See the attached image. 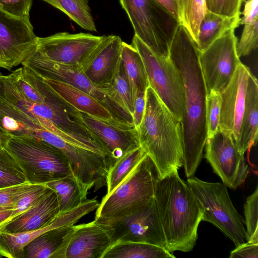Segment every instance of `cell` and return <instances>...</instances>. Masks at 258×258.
Wrapping results in <instances>:
<instances>
[{
    "label": "cell",
    "mask_w": 258,
    "mask_h": 258,
    "mask_svg": "<svg viewBox=\"0 0 258 258\" xmlns=\"http://www.w3.org/2000/svg\"><path fill=\"white\" fill-rule=\"evenodd\" d=\"M43 80L61 97L80 112L102 119L113 118L106 107L88 93L67 83Z\"/></svg>",
    "instance_id": "obj_22"
},
{
    "label": "cell",
    "mask_w": 258,
    "mask_h": 258,
    "mask_svg": "<svg viewBox=\"0 0 258 258\" xmlns=\"http://www.w3.org/2000/svg\"><path fill=\"white\" fill-rule=\"evenodd\" d=\"M59 214L57 196L47 187L27 210L0 230L16 233L37 229L51 223Z\"/></svg>",
    "instance_id": "obj_20"
},
{
    "label": "cell",
    "mask_w": 258,
    "mask_h": 258,
    "mask_svg": "<svg viewBox=\"0 0 258 258\" xmlns=\"http://www.w3.org/2000/svg\"><path fill=\"white\" fill-rule=\"evenodd\" d=\"M57 198L59 214L76 208L86 201L73 176L57 179L45 184Z\"/></svg>",
    "instance_id": "obj_29"
},
{
    "label": "cell",
    "mask_w": 258,
    "mask_h": 258,
    "mask_svg": "<svg viewBox=\"0 0 258 258\" xmlns=\"http://www.w3.org/2000/svg\"><path fill=\"white\" fill-rule=\"evenodd\" d=\"M247 1H249V0H242V1L244 2H245Z\"/></svg>",
    "instance_id": "obj_47"
},
{
    "label": "cell",
    "mask_w": 258,
    "mask_h": 258,
    "mask_svg": "<svg viewBox=\"0 0 258 258\" xmlns=\"http://www.w3.org/2000/svg\"><path fill=\"white\" fill-rule=\"evenodd\" d=\"M22 64L43 79L67 83L88 93L106 107L114 118L133 123L132 115L106 94L101 88L94 85L84 74L80 66L55 62L42 57L34 51Z\"/></svg>",
    "instance_id": "obj_9"
},
{
    "label": "cell",
    "mask_w": 258,
    "mask_h": 258,
    "mask_svg": "<svg viewBox=\"0 0 258 258\" xmlns=\"http://www.w3.org/2000/svg\"><path fill=\"white\" fill-rule=\"evenodd\" d=\"M110 244L104 227L94 220L72 226L52 258H102Z\"/></svg>",
    "instance_id": "obj_15"
},
{
    "label": "cell",
    "mask_w": 258,
    "mask_h": 258,
    "mask_svg": "<svg viewBox=\"0 0 258 258\" xmlns=\"http://www.w3.org/2000/svg\"><path fill=\"white\" fill-rule=\"evenodd\" d=\"M247 241L258 240V187L247 197L244 206Z\"/></svg>",
    "instance_id": "obj_34"
},
{
    "label": "cell",
    "mask_w": 258,
    "mask_h": 258,
    "mask_svg": "<svg viewBox=\"0 0 258 258\" xmlns=\"http://www.w3.org/2000/svg\"><path fill=\"white\" fill-rule=\"evenodd\" d=\"M221 95L211 91L207 94L206 105V119L208 138L213 136L219 128Z\"/></svg>",
    "instance_id": "obj_35"
},
{
    "label": "cell",
    "mask_w": 258,
    "mask_h": 258,
    "mask_svg": "<svg viewBox=\"0 0 258 258\" xmlns=\"http://www.w3.org/2000/svg\"><path fill=\"white\" fill-rule=\"evenodd\" d=\"M71 226L57 228L35 238L24 247L23 258H52Z\"/></svg>",
    "instance_id": "obj_27"
},
{
    "label": "cell",
    "mask_w": 258,
    "mask_h": 258,
    "mask_svg": "<svg viewBox=\"0 0 258 258\" xmlns=\"http://www.w3.org/2000/svg\"><path fill=\"white\" fill-rule=\"evenodd\" d=\"M8 135L0 128V151L4 149L8 139Z\"/></svg>",
    "instance_id": "obj_46"
},
{
    "label": "cell",
    "mask_w": 258,
    "mask_h": 258,
    "mask_svg": "<svg viewBox=\"0 0 258 258\" xmlns=\"http://www.w3.org/2000/svg\"><path fill=\"white\" fill-rule=\"evenodd\" d=\"M156 1L163 6L179 21L178 0Z\"/></svg>",
    "instance_id": "obj_44"
},
{
    "label": "cell",
    "mask_w": 258,
    "mask_h": 258,
    "mask_svg": "<svg viewBox=\"0 0 258 258\" xmlns=\"http://www.w3.org/2000/svg\"><path fill=\"white\" fill-rule=\"evenodd\" d=\"M240 16L227 17L207 11L199 26L196 45L200 52L230 29L239 26Z\"/></svg>",
    "instance_id": "obj_24"
},
{
    "label": "cell",
    "mask_w": 258,
    "mask_h": 258,
    "mask_svg": "<svg viewBox=\"0 0 258 258\" xmlns=\"http://www.w3.org/2000/svg\"><path fill=\"white\" fill-rule=\"evenodd\" d=\"M100 224L108 233L110 246L118 242H136L165 248V237L154 198L126 216Z\"/></svg>",
    "instance_id": "obj_10"
},
{
    "label": "cell",
    "mask_w": 258,
    "mask_h": 258,
    "mask_svg": "<svg viewBox=\"0 0 258 258\" xmlns=\"http://www.w3.org/2000/svg\"><path fill=\"white\" fill-rule=\"evenodd\" d=\"M102 89L106 94L132 116L134 104L130 85L121 61L110 83Z\"/></svg>",
    "instance_id": "obj_32"
},
{
    "label": "cell",
    "mask_w": 258,
    "mask_h": 258,
    "mask_svg": "<svg viewBox=\"0 0 258 258\" xmlns=\"http://www.w3.org/2000/svg\"><path fill=\"white\" fill-rule=\"evenodd\" d=\"M12 211L13 208H0V227L10 216Z\"/></svg>",
    "instance_id": "obj_45"
},
{
    "label": "cell",
    "mask_w": 258,
    "mask_h": 258,
    "mask_svg": "<svg viewBox=\"0 0 258 258\" xmlns=\"http://www.w3.org/2000/svg\"><path fill=\"white\" fill-rule=\"evenodd\" d=\"M158 170L147 154L124 180L109 195L104 196L95 219L105 223L126 216L154 199Z\"/></svg>",
    "instance_id": "obj_4"
},
{
    "label": "cell",
    "mask_w": 258,
    "mask_h": 258,
    "mask_svg": "<svg viewBox=\"0 0 258 258\" xmlns=\"http://www.w3.org/2000/svg\"><path fill=\"white\" fill-rule=\"evenodd\" d=\"M105 37L85 33L59 32L45 37H38L34 51L55 62L81 67Z\"/></svg>",
    "instance_id": "obj_14"
},
{
    "label": "cell",
    "mask_w": 258,
    "mask_h": 258,
    "mask_svg": "<svg viewBox=\"0 0 258 258\" xmlns=\"http://www.w3.org/2000/svg\"><path fill=\"white\" fill-rule=\"evenodd\" d=\"M205 145V158L223 184L232 189L241 185L248 175V166L232 135L219 128Z\"/></svg>",
    "instance_id": "obj_12"
},
{
    "label": "cell",
    "mask_w": 258,
    "mask_h": 258,
    "mask_svg": "<svg viewBox=\"0 0 258 258\" xmlns=\"http://www.w3.org/2000/svg\"><path fill=\"white\" fill-rule=\"evenodd\" d=\"M179 21L197 43L200 23L208 10L205 0H178Z\"/></svg>",
    "instance_id": "obj_31"
},
{
    "label": "cell",
    "mask_w": 258,
    "mask_h": 258,
    "mask_svg": "<svg viewBox=\"0 0 258 258\" xmlns=\"http://www.w3.org/2000/svg\"><path fill=\"white\" fill-rule=\"evenodd\" d=\"M200 51L186 30L180 25L171 43L169 57L180 72L184 90L181 120L183 165L187 178L195 174L208 138L207 91L199 62Z\"/></svg>",
    "instance_id": "obj_1"
},
{
    "label": "cell",
    "mask_w": 258,
    "mask_h": 258,
    "mask_svg": "<svg viewBox=\"0 0 258 258\" xmlns=\"http://www.w3.org/2000/svg\"><path fill=\"white\" fill-rule=\"evenodd\" d=\"M258 85L256 78L250 72L246 92L238 148L242 153L254 146L257 140Z\"/></svg>",
    "instance_id": "obj_21"
},
{
    "label": "cell",
    "mask_w": 258,
    "mask_h": 258,
    "mask_svg": "<svg viewBox=\"0 0 258 258\" xmlns=\"http://www.w3.org/2000/svg\"><path fill=\"white\" fill-rule=\"evenodd\" d=\"M121 58L134 104L138 92L150 86L148 76L141 55L132 44L122 42Z\"/></svg>",
    "instance_id": "obj_23"
},
{
    "label": "cell",
    "mask_w": 258,
    "mask_h": 258,
    "mask_svg": "<svg viewBox=\"0 0 258 258\" xmlns=\"http://www.w3.org/2000/svg\"><path fill=\"white\" fill-rule=\"evenodd\" d=\"M36 184L26 182L0 188V208H13Z\"/></svg>",
    "instance_id": "obj_38"
},
{
    "label": "cell",
    "mask_w": 258,
    "mask_h": 258,
    "mask_svg": "<svg viewBox=\"0 0 258 258\" xmlns=\"http://www.w3.org/2000/svg\"><path fill=\"white\" fill-rule=\"evenodd\" d=\"M234 29H230L200 52L199 62L207 93H221L230 82L241 63Z\"/></svg>",
    "instance_id": "obj_11"
},
{
    "label": "cell",
    "mask_w": 258,
    "mask_h": 258,
    "mask_svg": "<svg viewBox=\"0 0 258 258\" xmlns=\"http://www.w3.org/2000/svg\"><path fill=\"white\" fill-rule=\"evenodd\" d=\"M44 184H37L15 205L10 216L0 227V229L24 211L27 210L46 190Z\"/></svg>",
    "instance_id": "obj_37"
},
{
    "label": "cell",
    "mask_w": 258,
    "mask_h": 258,
    "mask_svg": "<svg viewBox=\"0 0 258 258\" xmlns=\"http://www.w3.org/2000/svg\"><path fill=\"white\" fill-rule=\"evenodd\" d=\"M29 17H18L0 8V68L11 70L36 49L37 39Z\"/></svg>",
    "instance_id": "obj_13"
},
{
    "label": "cell",
    "mask_w": 258,
    "mask_h": 258,
    "mask_svg": "<svg viewBox=\"0 0 258 258\" xmlns=\"http://www.w3.org/2000/svg\"><path fill=\"white\" fill-rule=\"evenodd\" d=\"M146 99L144 117L137 129L140 144L162 178L183 165L182 125L150 86Z\"/></svg>",
    "instance_id": "obj_3"
},
{
    "label": "cell",
    "mask_w": 258,
    "mask_h": 258,
    "mask_svg": "<svg viewBox=\"0 0 258 258\" xmlns=\"http://www.w3.org/2000/svg\"><path fill=\"white\" fill-rule=\"evenodd\" d=\"M81 113L85 123L106 148L114 163L126 153L141 146L138 131L133 123Z\"/></svg>",
    "instance_id": "obj_17"
},
{
    "label": "cell",
    "mask_w": 258,
    "mask_h": 258,
    "mask_svg": "<svg viewBox=\"0 0 258 258\" xmlns=\"http://www.w3.org/2000/svg\"><path fill=\"white\" fill-rule=\"evenodd\" d=\"M133 26L135 35L157 55L169 57L170 48L180 25L156 0H119Z\"/></svg>",
    "instance_id": "obj_6"
},
{
    "label": "cell",
    "mask_w": 258,
    "mask_h": 258,
    "mask_svg": "<svg viewBox=\"0 0 258 258\" xmlns=\"http://www.w3.org/2000/svg\"><path fill=\"white\" fill-rule=\"evenodd\" d=\"M244 25L241 36L236 46L237 53L239 57L249 55L258 46V20Z\"/></svg>",
    "instance_id": "obj_36"
},
{
    "label": "cell",
    "mask_w": 258,
    "mask_h": 258,
    "mask_svg": "<svg viewBox=\"0 0 258 258\" xmlns=\"http://www.w3.org/2000/svg\"><path fill=\"white\" fill-rule=\"evenodd\" d=\"M132 45L142 57L150 86L181 121L184 107V90L180 72L169 57L157 55L135 35Z\"/></svg>",
    "instance_id": "obj_8"
},
{
    "label": "cell",
    "mask_w": 258,
    "mask_h": 258,
    "mask_svg": "<svg viewBox=\"0 0 258 258\" xmlns=\"http://www.w3.org/2000/svg\"><path fill=\"white\" fill-rule=\"evenodd\" d=\"M154 198L165 237V248L170 252L192 250L203 211L178 170L158 179Z\"/></svg>",
    "instance_id": "obj_2"
},
{
    "label": "cell",
    "mask_w": 258,
    "mask_h": 258,
    "mask_svg": "<svg viewBox=\"0 0 258 258\" xmlns=\"http://www.w3.org/2000/svg\"><path fill=\"white\" fill-rule=\"evenodd\" d=\"M249 69L241 62L226 89L220 93L219 128L232 135L238 147Z\"/></svg>",
    "instance_id": "obj_18"
},
{
    "label": "cell",
    "mask_w": 258,
    "mask_h": 258,
    "mask_svg": "<svg viewBox=\"0 0 258 258\" xmlns=\"http://www.w3.org/2000/svg\"><path fill=\"white\" fill-rule=\"evenodd\" d=\"M207 10L227 17L240 16L242 0H205Z\"/></svg>",
    "instance_id": "obj_39"
},
{
    "label": "cell",
    "mask_w": 258,
    "mask_h": 258,
    "mask_svg": "<svg viewBox=\"0 0 258 258\" xmlns=\"http://www.w3.org/2000/svg\"><path fill=\"white\" fill-rule=\"evenodd\" d=\"M173 258L175 256L165 248L136 242L116 243L105 252L102 258Z\"/></svg>",
    "instance_id": "obj_26"
},
{
    "label": "cell",
    "mask_w": 258,
    "mask_h": 258,
    "mask_svg": "<svg viewBox=\"0 0 258 258\" xmlns=\"http://www.w3.org/2000/svg\"><path fill=\"white\" fill-rule=\"evenodd\" d=\"M99 205L96 198L87 199L72 210L59 214L51 223L42 228L16 233L0 230V253L8 258H23L24 247L34 239L48 231L75 225Z\"/></svg>",
    "instance_id": "obj_16"
},
{
    "label": "cell",
    "mask_w": 258,
    "mask_h": 258,
    "mask_svg": "<svg viewBox=\"0 0 258 258\" xmlns=\"http://www.w3.org/2000/svg\"><path fill=\"white\" fill-rule=\"evenodd\" d=\"M122 42L119 36H105L81 66L95 86L102 88L112 80L121 61Z\"/></svg>",
    "instance_id": "obj_19"
},
{
    "label": "cell",
    "mask_w": 258,
    "mask_h": 258,
    "mask_svg": "<svg viewBox=\"0 0 258 258\" xmlns=\"http://www.w3.org/2000/svg\"><path fill=\"white\" fill-rule=\"evenodd\" d=\"M230 258H257L258 240H251L240 244L231 251Z\"/></svg>",
    "instance_id": "obj_41"
},
{
    "label": "cell",
    "mask_w": 258,
    "mask_h": 258,
    "mask_svg": "<svg viewBox=\"0 0 258 258\" xmlns=\"http://www.w3.org/2000/svg\"><path fill=\"white\" fill-rule=\"evenodd\" d=\"M186 183L202 208V221L213 224L236 246L247 241L244 220L232 204L225 184L193 176L187 178Z\"/></svg>",
    "instance_id": "obj_7"
},
{
    "label": "cell",
    "mask_w": 258,
    "mask_h": 258,
    "mask_svg": "<svg viewBox=\"0 0 258 258\" xmlns=\"http://www.w3.org/2000/svg\"><path fill=\"white\" fill-rule=\"evenodd\" d=\"M33 0H0V8L18 17H29Z\"/></svg>",
    "instance_id": "obj_40"
},
{
    "label": "cell",
    "mask_w": 258,
    "mask_h": 258,
    "mask_svg": "<svg viewBox=\"0 0 258 258\" xmlns=\"http://www.w3.org/2000/svg\"><path fill=\"white\" fill-rule=\"evenodd\" d=\"M44 128L24 112L0 103V128L15 137H33L38 128Z\"/></svg>",
    "instance_id": "obj_25"
},
{
    "label": "cell",
    "mask_w": 258,
    "mask_h": 258,
    "mask_svg": "<svg viewBox=\"0 0 258 258\" xmlns=\"http://www.w3.org/2000/svg\"><path fill=\"white\" fill-rule=\"evenodd\" d=\"M3 256L0 253V258L3 257Z\"/></svg>",
    "instance_id": "obj_48"
},
{
    "label": "cell",
    "mask_w": 258,
    "mask_h": 258,
    "mask_svg": "<svg viewBox=\"0 0 258 258\" xmlns=\"http://www.w3.org/2000/svg\"><path fill=\"white\" fill-rule=\"evenodd\" d=\"M5 148L18 162L31 184H45L73 176L62 153L45 141L34 137L9 135Z\"/></svg>",
    "instance_id": "obj_5"
},
{
    "label": "cell",
    "mask_w": 258,
    "mask_h": 258,
    "mask_svg": "<svg viewBox=\"0 0 258 258\" xmlns=\"http://www.w3.org/2000/svg\"><path fill=\"white\" fill-rule=\"evenodd\" d=\"M67 15L83 29L97 32L89 6L90 0H42Z\"/></svg>",
    "instance_id": "obj_30"
},
{
    "label": "cell",
    "mask_w": 258,
    "mask_h": 258,
    "mask_svg": "<svg viewBox=\"0 0 258 258\" xmlns=\"http://www.w3.org/2000/svg\"><path fill=\"white\" fill-rule=\"evenodd\" d=\"M243 15L240 19L239 24L245 25L258 20V0H249L245 2Z\"/></svg>",
    "instance_id": "obj_43"
},
{
    "label": "cell",
    "mask_w": 258,
    "mask_h": 258,
    "mask_svg": "<svg viewBox=\"0 0 258 258\" xmlns=\"http://www.w3.org/2000/svg\"><path fill=\"white\" fill-rule=\"evenodd\" d=\"M146 155V151L140 146L126 153L114 163L106 177L107 192L105 196L109 195L124 180Z\"/></svg>",
    "instance_id": "obj_28"
},
{
    "label": "cell",
    "mask_w": 258,
    "mask_h": 258,
    "mask_svg": "<svg viewBox=\"0 0 258 258\" xmlns=\"http://www.w3.org/2000/svg\"><path fill=\"white\" fill-rule=\"evenodd\" d=\"M29 182L22 167L5 148L0 151V188Z\"/></svg>",
    "instance_id": "obj_33"
},
{
    "label": "cell",
    "mask_w": 258,
    "mask_h": 258,
    "mask_svg": "<svg viewBox=\"0 0 258 258\" xmlns=\"http://www.w3.org/2000/svg\"><path fill=\"white\" fill-rule=\"evenodd\" d=\"M146 91L138 92L134 104L133 123L138 128L143 120L146 107Z\"/></svg>",
    "instance_id": "obj_42"
}]
</instances>
